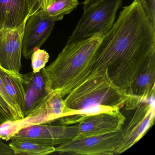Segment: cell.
Returning <instances> with one entry per match:
<instances>
[{
	"label": "cell",
	"instance_id": "1",
	"mask_svg": "<svg viewBox=\"0 0 155 155\" xmlns=\"http://www.w3.org/2000/svg\"><path fill=\"white\" fill-rule=\"evenodd\" d=\"M154 63L155 27L140 3L134 0L123 8L112 28L103 37L93 57L91 71L107 70L114 84L126 91Z\"/></svg>",
	"mask_w": 155,
	"mask_h": 155
},
{
	"label": "cell",
	"instance_id": "2",
	"mask_svg": "<svg viewBox=\"0 0 155 155\" xmlns=\"http://www.w3.org/2000/svg\"><path fill=\"white\" fill-rule=\"evenodd\" d=\"M104 36L67 43L57 58L41 71L50 93L59 90L63 97L82 82L91 71L93 57Z\"/></svg>",
	"mask_w": 155,
	"mask_h": 155
},
{
	"label": "cell",
	"instance_id": "3",
	"mask_svg": "<svg viewBox=\"0 0 155 155\" xmlns=\"http://www.w3.org/2000/svg\"><path fill=\"white\" fill-rule=\"evenodd\" d=\"M66 96L65 105L75 114L97 106L120 110L128 97L126 91L114 84L104 69L91 71Z\"/></svg>",
	"mask_w": 155,
	"mask_h": 155
},
{
	"label": "cell",
	"instance_id": "4",
	"mask_svg": "<svg viewBox=\"0 0 155 155\" xmlns=\"http://www.w3.org/2000/svg\"><path fill=\"white\" fill-rule=\"evenodd\" d=\"M122 0H98L83 9L84 12L67 43L88 38L96 34L105 36L115 22Z\"/></svg>",
	"mask_w": 155,
	"mask_h": 155
},
{
	"label": "cell",
	"instance_id": "5",
	"mask_svg": "<svg viewBox=\"0 0 155 155\" xmlns=\"http://www.w3.org/2000/svg\"><path fill=\"white\" fill-rule=\"evenodd\" d=\"M70 111L65 105L61 91H55L23 119L9 120L0 124V137L8 141L24 128L38 124H50L61 118L69 116Z\"/></svg>",
	"mask_w": 155,
	"mask_h": 155
},
{
	"label": "cell",
	"instance_id": "6",
	"mask_svg": "<svg viewBox=\"0 0 155 155\" xmlns=\"http://www.w3.org/2000/svg\"><path fill=\"white\" fill-rule=\"evenodd\" d=\"M122 144L121 129L112 133L74 139L58 145L56 152L71 155H117Z\"/></svg>",
	"mask_w": 155,
	"mask_h": 155
},
{
	"label": "cell",
	"instance_id": "7",
	"mask_svg": "<svg viewBox=\"0 0 155 155\" xmlns=\"http://www.w3.org/2000/svg\"><path fill=\"white\" fill-rule=\"evenodd\" d=\"M58 21L59 19L49 17L43 8L29 17L22 38V54L26 59L31 58L32 53L45 43Z\"/></svg>",
	"mask_w": 155,
	"mask_h": 155
},
{
	"label": "cell",
	"instance_id": "8",
	"mask_svg": "<svg viewBox=\"0 0 155 155\" xmlns=\"http://www.w3.org/2000/svg\"><path fill=\"white\" fill-rule=\"evenodd\" d=\"M131 119L122 128V144L119 154L138 142L153 126L155 119V98L141 101Z\"/></svg>",
	"mask_w": 155,
	"mask_h": 155
},
{
	"label": "cell",
	"instance_id": "9",
	"mask_svg": "<svg viewBox=\"0 0 155 155\" xmlns=\"http://www.w3.org/2000/svg\"><path fill=\"white\" fill-rule=\"evenodd\" d=\"M125 120V116L119 109L108 110L92 114H80L77 122L78 135L76 138L116 132L122 128Z\"/></svg>",
	"mask_w": 155,
	"mask_h": 155
},
{
	"label": "cell",
	"instance_id": "10",
	"mask_svg": "<svg viewBox=\"0 0 155 155\" xmlns=\"http://www.w3.org/2000/svg\"><path fill=\"white\" fill-rule=\"evenodd\" d=\"M78 135V123L75 125L41 124L24 128L13 137L31 139L55 147L74 139Z\"/></svg>",
	"mask_w": 155,
	"mask_h": 155
},
{
	"label": "cell",
	"instance_id": "11",
	"mask_svg": "<svg viewBox=\"0 0 155 155\" xmlns=\"http://www.w3.org/2000/svg\"><path fill=\"white\" fill-rule=\"evenodd\" d=\"M26 21L16 28L0 30V66L17 76H19L22 68V38Z\"/></svg>",
	"mask_w": 155,
	"mask_h": 155
},
{
	"label": "cell",
	"instance_id": "12",
	"mask_svg": "<svg viewBox=\"0 0 155 155\" xmlns=\"http://www.w3.org/2000/svg\"><path fill=\"white\" fill-rule=\"evenodd\" d=\"M43 8V0H0V30L18 28Z\"/></svg>",
	"mask_w": 155,
	"mask_h": 155
},
{
	"label": "cell",
	"instance_id": "13",
	"mask_svg": "<svg viewBox=\"0 0 155 155\" xmlns=\"http://www.w3.org/2000/svg\"><path fill=\"white\" fill-rule=\"evenodd\" d=\"M155 63L144 69L126 90V109H135L143 101L155 98Z\"/></svg>",
	"mask_w": 155,
	"mask_h": 155
},
{
	"label": "cell",
	"instance_id": "14",
	"mask_svg": "<svg viewBox=\"0 0 155 155\" xmlns=\"http://www.w3.org/2000/svg\"><path fill=\"white\" fill-rule=\"evenodd\" d=\"M0 77L7 93L16 103L24 117L25 92L20 74L19 76L14 75L0 66Z\"/></svg>",
	"mask_w": 155,
	"mask_h": 155
},
{
	"label": "cell",
	"instance_id": "15",
	"mask_svg": "<svg viewBox=\"0 0 155 155\" xmlns=\"http://www.w3.org/2000/svg\"><path fill=\"white\" fill-rule=\"evenodd\" d=\"M11 140L9 146L15 155H46L56 152L54 146L46 145L35 140L15 137Z\"/></svg>",
	"mask_w": 155,
	"mask_h": 155
},
{
	"label": "cell",
	"instance_id": "16",
	"mask_svg": "<svg viewBox=\"0 0 155 155\" xmlns=\"http://www.w3.org/2000/svg\"><path fill=\"white\" fill-rule=\"evenodd\" d=\"M79 4L78 0H52L43 9L49 17L61 20L65 15L72 12Z\"/></svg>",
	"mask_w": 155,
	"mask_h": 155
},
{
	"label": "cell",
	"instance_id": "17",
	"mask_svg": "<svg viewBox=\"0 0 155 155\" xmlns=\"http://www.w3.org/2000/svg\"><path fill=\"white\" fill-rule=\"evenodd\" d=\"M25 92L24 117L39 107L47 97H43L34 90L27 77V74H20ZM50 95V94H49Z\"/></svg>",
	"mask_w": 155,
	"mask_h": 155
},
{
	"label": "cell",
	"instance_id": "18",
	"mask_svg": "<svg viewBox=\"0 0 155 155\" xmlns=\"http://www.w3.org/2000/svg\"><path fill=\"white\" fill-rule=\"evenodd\" d=\"M18 111L8 104L0 94V124L7 121L23 119Z\"/></svg>",
	"mask_w": 155,
	"mask_h": 155
},
{
	"label": "cell",
	"instance_id": "19",
	"mask_svg": "<svg viewBox=\"0 0 155 155\" xmlns=\"http://www.w3.org/2000/svg\"><path fill=\"white\" fill-rule=\"evenodd\" d=\"M27 77L35 91L43 97H47L50 94L45 83V79L42 71L27 74Z\"/></svg>",
	"mask_w": 155,
	"mask_h": 155
},
{
	"label": "cell",
	"instance_id": "20",
	"mask_svg": "<svg viewBox=\"0 0 155 155\" xmlns=\"http://www.w3.org/2000/svg\"><path fill=\"white\" fill-rule=\"evenodd\" d=\"M49 55L46 51L39 48L31 54V68L33 72L40 71L45 68L49 59Z\"/></svg>",
	"mask_w": 155,
	"mask_h": 155
},
{
	"label": "cell",
	"instance_id": "21",
	"mask_svg": "<svg viewBox=\"0 0 155 155\" xmlns=\"http://www.w3.org/2000/svg\"><path fill=\"white\" fill-rule=\"evenodd\" d=\"M140 3L149 19L155 27V0H137Z\"/></svg>",
	"mask_w": 155,
	"mask_h": 155
},
{
	"label": "cell",
	"instance_id": "22",
	"mask_svg": "<svg viewBox=\"0 0 155 155\" xmlns=\"http://www.w3.org/2000/svg\"><path fill=\"white\" fill-rule=\"evenodd\" d=\"M0 94L2 96V97L5 100V101L9 105H10L13 108H14L18 111V112L19 113L20 115L24 118V116L21 113L16 103L12 100V99L10 97L8 94L7 93L6 89H5V86H4V83H3V81H2V80L1 77H0Z\"/></svg>",
	"mask_w": 155,
	"mask_h": 155
},
{
	"label": "cell",
	"instance_id": "23",
	"mask_svg": "<svg viewBox=\"0 0 155 155\" xmlns=\"http://www.w3.org/2000/svg\"><path fill=\"white\" fill-rule=\"evenodd\" d=\"M97 1H98V0H85V1L83 3V9L87 8L88 7L95 3Z\"/></svg>",
	"mask_w": 155,
	"mask_h": 155
},
{
	"label": "cell",
	"instance_id": "24",
	"mask_svg": "<svg viewBox=\"0 0 155 155\" xmlns=\"http://www.w3.org/2000/svg\"><path fill=\"white\" fill-rule=\"evenodd\" d=\"M52 0H43V9H45L50 3Z\"/></svg>",
	"mask_w": 155,
	"mask_h": 155
}]
</instances>
